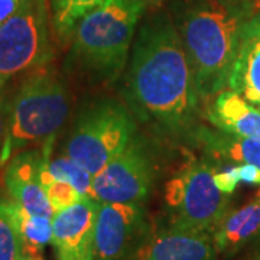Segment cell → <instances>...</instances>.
Returning a JSON list of instances; mask_svg holds the SVG:
<instances>
[{
	"instance_id": "7a4b0ae2",
	"label": "cell",
	"mask_w": 260,
	"mask_h": 260,
	"mask_svg": "<svg viewBox=\"0 0 260 260\" xmlns=\"http://www.w3.org/2000/svg\"><path fill=\"white\" fill-rule=\"evenodd\" d=\"M169 13L188 56L200 99L227 88L250 2L171 0Z\"/></svg>"
},
{
	"instance_id": "2e32d148",
	"label": "cell",
	"mask_w": 260,
	"mask_h": 260,
	"mask_svg": "<svg viewBox=\"0 0 260 260\" xmlns=\"http://www.w3.org/2000/svg\"><path fill=\"white\" fill-rule=\"evenodd\" d=\"M260 234V192L249 204L227 213L213 236L217 254L232 256Z\"/></svg>"
},
{
	"instance_id": "9c48e42d",
	"label": "cell",
	"mask_w": 260,
	"mask_h": 260,
	"mask_svg": "<svg viewBox=\"0 0 260 260\" xmlns=\"http://www.w3.org/2000/svg\"><path fill=\"white\" fill-rule=\"evenodd\" d=\"M150 229L143 204L100 201L94 230V260H127Z\"/></svg>"
},
{
	"instance_id": "f546056e",
	"label": "cell",
	"mask_w": 260,
	"mask_h": 260,
	"mask_svg": "<svg viewBox=\"0 0 260 260\" xmlns=\"http://www.w3.org/2000/svg\"><path fill=\"white\" fill-rule=\"evenodd\" d=\"M240 2H250V0H240Z\"/></svg>"
},
{
	"instance_id": "5b68a950",
	"label": "cell",
	"mask_w": 260,
	"mask_h": 260,
	"mask_svg": "<svg viewBox=\"0 0 260 260\" xmlns=\"http://www.w3.org/2000/svg\"><path fill=\"white\" fill-rule=\"evenodd\" d=\"M129 106L102 99L81 109L65 140V155L95 175L126 148L138 133Z\"/></svg>"
},
{
	"instance_id": "9a60e30c",
	"label": "cell",
	"mask_w": 260,
	"mask_h": 260,
	"mask_svg": "<svg viewBox=\"0 0 260 260\" xmlns=\"http://www.w3.org/2000/svg\"><path fill=\"white\" fill-rule=\"evenodd\" d=\"M186 143L195 145L211 159L232 164H253L260 167V142L198 124Z\"/></svg>"
},
{
	"instance_id": "cb8c5ba5",
	"label": "cell",
	"mask_w": 260,
	"mask_h": 260,
	"mask_svg": "<svg viewBox=\"0 0 260 260\" xmlns=\"http://www.w3.org/2000/svg\"><path fill=\"white\" fill-rule=\"evenodd\" d=\"M25 0H0V25L15 15Z\"/></svg>"
},
{
	"instance_id": "44dd1931",
	"label": "cell",
	"mask_w": 260,
	"mask_h": 260,
	"mask_svg": "<svg viewBox=\"0 0 260 260\" xmlns=\"http://www.w3.org/2000/svg\"><path fill=\"white\" fill-rule=\"evenodd\" d=\"M48 159H49V156L45 159L42 169H41V182H42V186L47 192L48 200L52 205V208L55 211H59V210H64L67 207L73 205L78 200H81L83 195L80 194L71 184L61 181V179H55L48 172Z\"/></svg>"
},
{
	"instance_id": "8992f818",
	"label": "cell",
	"mask_w": 260,
	"mask_h": 260,
	"mask_svg": "<svg viewBox=\"0 0 260 260\" xmlns=\"http://www.w3.org/2000/svg\"><path fill=\"white\" fill-rule=\"evenodd\" d=\"M207 159L185 164L165 185L167 225L213 234L229 213V195L215 185Z\"/></svg>"
},
{
	"instance_id": "277c9868",
	"label": "cell",
	"mask_w": 260,
	"mask_h": 260,
	"mask_svg": "<svg viewBox=\"0 0 260 260\" xmlns=\"http://www.w3.org/2000/svg\"><path fill=\"white\" fill-rule=\"evenodd\" d=\"M68 114L70 95L64 81L44 67L32 71L5 107L0 165L20 150L54 139Z\"/></svg>"
},
{
	"instance_id": "603a6c76",
	"label": "cell",
	"mask_w": 260,
	"mask_h": 260,
	"mask_svg": "<svg viewBox=\"0 0 260 260\" xmlns=\"http://www.w3.org/2000/svg\"><path fill=\"white\" fill-rule=\"evenodd\" d=\"M240 181L251 185L260 184V167L253 164H239Z\"/></svg>"
},
{
	"instance_id": "7402d4cb",
	"label": "cell",
	"mask_w": 260,
	"mask_h": 260,
	"mask_svg": "<svg viewBox=\"0 0 260 260\" xmlns=\"http://www.w3.org/2000/svg\"><path fill=\"white\" fill-rule=\"evenodd\" d=\"M214 182L224 194H232L233 191L237 188L239 182H242L240 175H239V164H233V165H229L221 171H215Z\"/></svg>"
},
{
	"instance_id": "d4e9b609",
	"label": "cell",
	"mask_w": 260,
	"mask_h": 260,
	"mask_svg": "<svg viewBox=\"0 0 260 260\" xmlns=\"http://www.w3.org/2000/svg\"><path fill=\"white\" fill-rule=\"evenodd\" d=\"M142 2L146 8V12H155V10L162 9L171 0H142Z\"/></svg>"
},
{
	"instance_id": "30bf717a",
	"label": "cell",
	"mask_w": 260,
	"mask_h": 260,
	"mask_svg": "<svg viewBox=\"0 0 260 260\" xmlns=\"http://www.w3.org/2000/svg\"><path fill=\"white\" fill-rule=\"evenodd\" d=\"M52 140L44 143V149L29 148L18 152L5 169V185L10 198L29 213L49 218L55 210L41 182V169L49 156Z\"/></svg>"
},
{
	"instance_id": "d6986e66",
	"label": "cell",
	"mask_w": 260,
	"mask_h": 260,
	"mask_svg": "<svg viewBox=\"0 0 260 260\" xmlns=\"http://www.w3.org/2000/svg\"><path fill=\"white\" fill-rule=\"evenodd\" d=\"M47 169L55 179L71 184L83 197L95 198L93 192V175L70 156L65 155L55 159H48Z\"/></svg>"
},
{
	"instance_id": "f1b7e54d",
	"label": "cell",
	"mask_w": 260,
	"mask_h": 260,
	"mask_svg": "<svg viewBox=\"0 0 260 260\" xmlns=\"http://www.w3.org/2000/svg\"><path fill=\"white\" fill-rule=\"evenodd\" d=\"M259 260H260V244H259Z\"/></svg>"
},
{
	"instance_id": "ffe728a7",
	"label": "cell",
	"mask_w": 260,
	"mask_h": 260,
	"mask_svg": "<svg viewBox=\"0 0 260 260\" xmlns=\"http://www.w3.org/2000/svg\"><path fill=\"white\" fill-rule=\"evenodd\" d=\"M22 239L10 201L0 198V260H20Z\"/></svg>"
},
{
	"instance_id": "5bb4252c",
	"label": "cell",
	"mask_w": 260,
	"mask_h": 260,
	"mask_svg": "<svg viewBox=\"0 0 260 260\" xmlns=\"http://www.w3.org/2000/svg\"><path fill=\"white\" fill-rule=\"evenodd\" d=\"M203 114L217 129L260 142V109L230 88L207 99Z\"/></svg>"
},
{
	"instance_id": "7c38bea8",
	"label": "cell",
	"mask_w": 260,
	"mask_h": 260,
	"mask_svg": "<svg viewBox=\"0 0 260 260\" xmlns=\"http://www.w3.org/2000/svg\"><path fill=\"white\" fill-rule=\"evenodd\" d=\"M100 201L83 197L52 215V246L58 254L94 259V230Z\"/></svg>"
},
{
	"instance_id": "ac0fdd59",
	"label": "cell",
	"mask_w": 260,
	"mask_h": 260,
	"mask_svg": "<svg viewBox=\"0 0 260 260\" xmlns=\"http://www.w3.org/2000/svg\"><path fill=\"white\" fill-rule=\"evenodd\" d=\"M12 211L18 224L23 251L42 253L48 243L52 242V218L26 211L10 200Z\"/></svg>"
},
{
	"instance_id": "484cf974",
	"label": "cell",
	"mask_w": 260,
	"mask_h": 260,
	"mask_svg": "<svg viewBox=\"0 0 260 260\" xmlns=\"http://www.w3.org/2000/svg\"><path fill=\"white\" fill-rule=\"evenodd\" d=\"M5 107L6 104L2 97V88H0V140L3 139V130H5Z\"/></svg>"
},
{
	"instance_id": "ba28073f",
	"label": "cell",
	"mask_w": 260,
	"mask_h": 260,
	"mask_svg": "<svg viewBox=\"0 0 260 260\" xmlns=\"http://www.w3.org/2000/svg\"><path fill=\"white\" fill-rule=\"evenodd\" d=\"M158 152L140 135L93 177V192L102 203H136L148 200L158 178Z\"/></svg>"
},
{
	"instance_id": "4316f807",
	"label": "cell",
	"mask_w": 260,
	"mask_h": 260,
	"mask_svg": "<svg viewBox=\"0 0 260 260\" xmlns=\"http://www.w3.org/2000/svg\"><path fill=\"white\" fill-rule=\"evenodd\" d=\"M20 260H44L42 253H30V251H23Z\"/></svg>"
},
{
	"instance_id": "6da1fadb",
	"label": "cell",
	"mask_w": 260,
	"mask_h": 260,
	"mask_svg": "<svg viewBox=\"0 0 260 260\" xmlns=\"http://www.w3.org/2000/svg\"><path fill=\"white\" fill-rule=\"evenodd\" d=\"M146 15L130 49L126 102L138 120L186 142L201 114L194 74L169 10Z\"/></svg>"
},
{
	"instance_id": "e0dca14e",
	"label": "cell",
	"mask_w": 260,
	"mask_h": 260,
	"mask_svg": "<svg viewBox=\"0 0 260 260\" xmlns=\"http://www.w3.org/2000/svg\"><path fill=\"white\" fill-rule=\"evenodd\" d=\"M103 0H49L51 29L58 41H71L78 22Z\"/></svg>"
},
{
	"instance_id": "8fae6325",
	"label": "cell",
	"mask_w": 260,
	"mask_h": 260,
	"mask_svg": "<svg viewBox=\"0 0 260 260\" xmlns=\"http://www.w3.org/2000/svg\"><path fill=\"white\" fill-rule=\"evenodd\" d=\"M217 256L211 234L165 224L150 229L127 260H215Z\"/></svg>"
},
{
	"instance_id": "4fadbf2b",
	"label": "cell",
	"mask_w": 260,
	"mask_h": 260,
	"mask_svg": "<svg viewBox=\"0 0 260 260\" xmlns=\"http://www.w3.org/2000/svg\"><path fill=\"white\" fill-rule=\"evenodd\" d=\"M227 88L260 109V10L251 13L243 28Z\"/></svg>"
},
{
	"instance_id": "83f0119b",
	"label": "cell",
	"mask_w": 260,
	"mask_h": 260,
	"mask_svg": "<svg viewBox=\"0 0 260 260\" xmlns=\"http://www.w3.org/2000/svg\"><path fill=\"white\" fill-rule=\"evenodd\" d=\"M58 260H94V259H81V257L71 256V254H58Z\"/></svg>"
},
{
	"instance_id": "52a82bcc",
	"label": "cell",
	"mask_w": 260,
	"mask_h": 260,
	"mask_svg": "<svg viewBox=\"0 0 260 260\" xmlns=\"http://www.w3.org/2000/svg\"><path fill=\"white\" fill-rule=\"evenodd\" d=\"M48 0H25L0 25V88L10 78L42 68L52 58Z\"/></svg>"
},
{
	"instance_id": "3957f363",
	"label": "cell",
	"mask_w": 260,
	"mask_h": 260,
	"mask_svg": "<svg viewBox=\"0 0 260 260\" xmlns=\"http://www.w3.org/2000/svg\"><path fill=\"white\" fill-rule=\"evenodd\" d=\"M145 13L142 0H103L75 26L68 64L94 81H114L126 68Z\"/></svg>"
}]
</instances>
